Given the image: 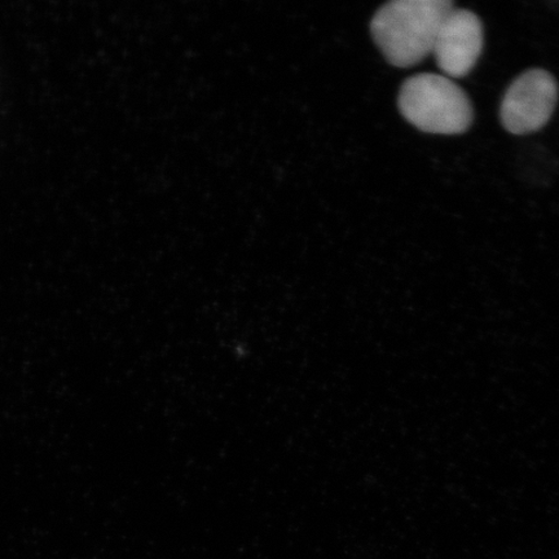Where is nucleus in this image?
<instances>
[{"mask_svg":"<svg viewBox=\"0 0 559 559\" xmlns=\"http://www.w3.org/2000/svg\"><path fill=\"white\" fill-rule=\"evenodd\" d=\"M453 9L449 0H394L376 12L370 31L391 66L415 67L432 52L439 27Z\"/></svg>","mask_w":559,"mask_h":559,"instance_id":"obj_1","label":"nucleus"},{"mask_svg":"<svg viewBox=\"0 0 559 559\" xmlns=\"http://www.w3.org/2000/svg\"><path fill=\"white\" fill-rule=\"evenodd\" d=\"M397 107L405 120L428 134H464L474 120L473 105L465 91L435 73H421L404 81Z\"/></svg>","mask_w":559,"mask_h":559,"instance_id":"obj_2","label":"nucleus"},{"mask_svg":"<svg viewBox=\"0 0 559 559\" xmlns=\"http://www.w3.org/2000/svg\"><path fill=\"white\" fill-rule=\"evenodd\" d=\"M557 102L555 76L543 69L527 70L510 85L501 102V123L514 135L539 131L549 122Z\"/></svg>","mask_w":559,"mask_h":559,"instance_id":"obj_3","label":"nucleus"},{"mask_svg":"<svg viewBox=\"0 0 559 559\" xmlns=\"http://www.w3.org/2000/svg\"><path fill=\"white\" fill-rule=\"evenodd\" d=\"M484 44L480 19L469 10L453 9L439 27L431 53L445 75L463 79L477 64Z\"/></svg>","mask_w":559,"mask_h":559,"instance_id":"obj_4","label":"nucleus"}]
</instances>
